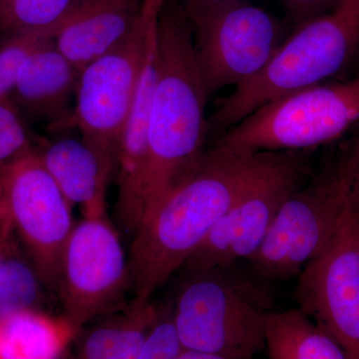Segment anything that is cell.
Instances as JSON below:
<instances>
[{
  "label": "cell",
  "mask_w": 359,
  "mask_h": 359,
  "mask_svg": "<svg viewBox=\"0 0 359 359\" xmlns=\"http://www.w3.org/2000/svg\"><path fill=\"white\" fill-rule=\"evenodd\" d=\"M347 7V8L358 9L359 0H335V9Z\"/></svg>",
  "instance_id": "30"
},
{
  "label": "cell",
  "mask_w": 359,
  "mask_h": 359,
  "mask_svg": "<svg viewBox=\"0 0 359 359\" xmlns=\"http://www.w3.org/2000/svg\"><path fill=\"white\" fill-rule=\"evenodd\" d=\"M356 137H358V159L355 172H354L353 187H351V205L359 215V130L356 131Z\"/></svg>",
  "instance_id": "27"
},
{
  "label": "cell",
  "mask_w": 359,
  "mask_h": 359,
  "mask_svg": "<svg viewBox=\"0 0 359 359\" xmlns=\"http://www.w3.org/2000/svg\"><path fill=\"white\" fill-rule=\"evenodd\" d=\"M264 351L266 359H348L341 347L299 309L269 313Z\"/></svg>",
  "instance_id": "19"
},
{
  "label": "cell",
  "mask_w": 359,
  "mask_h": 359,
  "mask_svg": "<svg viewBox=\"0 0 359 359\" xmlns=\"http://www.w3.org/2000/svg\"><path fill=\"white\" fill-rule=\"evenodd\" d=\"M164 0H144L140 18L122 41L80 73L72 126L114 178L118 150L145 61L149 34Z\"/></svg>",
  "instance_id": "7"
},
{
  "label": "cell",
  "mask_w": 359,
  "mask_h": 359,
  "mask_svg": "<svg viewBox=\"0 0 359 359\" xmlns=\"http://www.w3.org/2000/svg\"><path fill=\"white\" fill-rule=\"evenodd\" d=\"M359 124V79L321 83L280 97L217 135L241 154L306 152L339 140Z\"/></svg>",
  "instance_id": "6"
},
{
  "label": "cell",
  "mask_w": 359,
  "mask_h": 359,
  "mask_svg": "<svg viewBox=\"0 0 359 359\" xmlns=\"http://www.w3.org/2000/svg\"><path fill=\"white\" fill-rule=\"evenodd\" d=\"M160 311V304L152 299L134 297L89 330L75 359H138Z\"/></svg>",
  "instance_id": "18"
},
{
  "label": "cell",
  "mask_w": 359,
  "mask_h": 359,
  "mask_svg": "<svg viewBox=\"0 0 359 359\" xmlns=\"http://www.w3.org/2000/svg\"><path fill=\"white\" fill-rule=\"evenodd\" d=\"M157 25L158 18L149 34L140 81L131 112L123 129L116 162L114 178L118 188L116 218L123 230L131 235L140 226L145 204L149 169V117L157 77Z\"/></svg>",
  "instance_id": "13"
},
{
  "label": "cell",
  "mask_w": 359,
  "mask_h": 359,
  "mask_svg": "<svg viewBox=\"0 0 359 359\" xmlns=\"http://www.w3.org/2000/svg\"><path fill=\"white\" fill-rule=\"evenodd\" d=\"M297 309L359 359V215L351 205L334 236L297 276Z\"/></svg>",
  "instance_id": "11"
},
{
  "label": "cell",
  "mask_w": 359,
  "mask_h": 359,
  "mask_svg": "<svg viewBox=\"0 0 359 359\" xmlns=\"http://www.w3.org/2000/svg\"><path fill=\"white\" fill-rule=\"evenodd\" d=\"M35 149L18 106L0 101V171Z\"/></svg>",
  "instance_id": "23"
},
{
  "label": "cell",
  "mask_w": 359,
  "mask_h": 359,
  "mask_svg": "<svg viewBox=\"0 0 359 359\" xmlns=\"http://www.w3.org/2000/svg\"><path fill=\"white\" fill-rule=\"evenodd\" d=\"M278 152L241 154L212 143L135 231L128 257L134 297L150 301L181 271L215 224L273 164Z\"/></svg>",
  "instance_id": "1"
},
{
  "label": "cell",
  "mask_w": 359,
  "mask_h": 359,
  "mask_svg": "<svg viewBox=\"0 0 359 359\" xmlns=\"http://www.w3.org/2000/svg\"><path fill=\"white\" fill-rule=\"evenodd\" d=\"M80 330L63 314L26 309L0 320V359H61Z\"/></svg>",
  "instance_id": "17"
},
{
  "label": "cell",
  "mask_w": 359,
  "mask_h": 359,
  "mask_svg": "<svg viewBox=\"0 0 359 359\" xmlns=\"http://www.w3.org/2000/svg\"><path fill=\"white\" fill-rule=\"evenodd\" d=\"M80 0H0V33L50 29L65 23Z\"/></svg>",
  "instance_id": "20"
},
{
  "label": "cell",
  "mask_w": 359,
  "mask_h": 359,
  "mask_svg": "<svg viewBox=\"0 0 359 359\" xmlns=\"http://www.w3.org/2000/svg\"><path fill=\"white\" fill-rule=\"evenodd\" d=\"M183 7L191 6H203V4H219V2L231 1V0H175Z\"/></svg>",
  "instance_id": "29"
},
{
  "label": "cell",
  "mask_w": 359,
  "mask_h": 359,
  "mask_svg": "<svg viewBox=\"0 0 359 359\" xmlns=\"http://www.w3.org/2000/svg\"><path fill=\"white\" fill-rule=\"evenodd\" d=\"M71 205L45 169L39 148L0 171V219L20 241L46 287L57 289L72 224Z\"/></svg>",
  "instance_id": "9"
},
{
  "label": "cell",
  "mask_w": 359,
  "mask_h": 359,
  "mask_svg": "<svg viewBox=\"0 0 359 359\" xmlns=\"http://www.w3.org/2000/svg\"><path fill=\"white\" fill-rule=\"evenodd\" d=\"M306 152H278L273 164L217 222L183 271L233 268L263 244L283 202L308 178Z\"/></svg>",
  "instance_id": "12"
},
{
  "label": "cell",
  "mask_w": 359,
  "mask_h": 359,
  "mask_svg": "<svg viewBox=\"0 0 359 359\" xmlns=\"http://www.w3.org/2000/svg\"><path fill=\"white\" fill-rule=\"evenodd\" d=\"M44 285L20 248L0 264V320L26 309H37Z\"/></svg>",
  "instance_id": "21"
},
{
  "label": "cell",
  "mask_w": 359,
  "mask_h": 359,
  "mask_svg": "<svg viewBox=\"0 0 359 359\" xmlns=\"http://www.w3.org/2000/svg\"><path fill=\"white\" fill-rule=\"evenodd\" d=\"M358 159L354 134L283 202L263 244L249 259L257 275L278 282L292 280L323 249L351 205Z\"/></svg>",
  "instance_id": "5"
},
{
  "label": "cell",
  "mask_w": 359,
  "mask_h": 359,
  "mask_svg": "<svg viewBox=\"0 0 359 359\" xmlns=\"http://www.w3.org/2000/svg\"><path fill=\"white\" fill-rule=\"evenodd\" d=\"M177 359H236L219 354L202 353V351H187L183 349Z\"/></svg>",
  "instance_id": "28"
},
{
  "label": "cell",
  "mask_w": 359,
  "mask_h": 359,
  "mask_svg": "<svg viewBox=\"0 0 359 359\" xmlns=\"http://www.w3.org/2000/svg\"><path fill=\"white\" fill-rule=\"evenodd\" d=\"M208 97L185 11L175 0H164L158 16L157 77L149 117V169L141 223L204 151L209 137Z\"/></svg>",
  "instance_id": "2"
},
{
  "label": "cell",
  "mask_w": 359,
  "mask_h": 359,
  "mask_svg": "<svg viewBox=\"0 0 359 359\" xmlns=\"http://www.w3.org/2000/svg\"><path fill=\"white\" fill-rule=\"evenodd\" d=\"M45 169L71 207L80 205L84 217L106 215V193L109 179L100 162L82 140L65 138L39 148Z\"/></svg>",
  "instance_id": "16"
},
{
  "label": "cell",
  "mask_w": 359,
  "mask_h": 359,
  "mask_svg": "<svg viewBox=\"0 0 359 359\" xmlns=\"http://www.w3.org/2000/svg\"><path fill=\"white\" fill-rule=\"evenodd\" d=\"M182 351L174 325L173 306L161 304L159 318L149 332L138 359H177Z\"/></svg>",
  "instance_id": "24"
},
{
  "label": "cell",
  "mask_w": 359,
  "mask_h": 359,
  "mask_svg": "<svg viewBox=\"0 0 359 359\" xmlns=\"http://www.w3.org/2000/svg\"><path fill=\"white\" fill-rule=\"evenodd\" d=\"M183 8L192 28L196 60L209 96L255 76L285 39L283 23L248 0Z\"/></svg>",
  "instance_id": "8"
},
{
  "label": "cell",
  "mask_w": 359,
  "mask_h": 359,
  "mask_svg": "<svg viewBox=\"0 0 359 359\" xmlns=\"http://www.w3.org/2000/svg\"><path fill=\"white\" fill-rule=\"evenodd\" d=\"M358 47V9L341 7L297 26L263 69L219 99L208 119L209 135L221 134L276 99L325 83Z\"/></svg>",
  "instance_id": "3"
},
{
  "label": "cell",
  "mask_w": 359,
  "mask_h": 359,
  "mask_svg": "<svg viewBox=\"0 0 359 359\" xmlns=\"http://www.w3.org/2000/svg\"><path fill=\"white\" fill-rule=\"evenodd\" d=\"M65 23L50 29L4 36L6 39L0 43V101L11 98L26 59L42 45L54 39Z\"/></svg>",
  "instance_id": "22"
},
{
  "label": "cell",
  "mask_w": 359,
  "mask_h": 359,
  "mask_svg": "<svg viewBox=\"0 0 359 359\" xmlns=\"http://www.w3.org/2000/svg\"><path fill=\"white\" fill-rule=\"evenodd\" d=\"M18 248L16 237L11 226L0 219V264Z\"/></svg>",
  "instance_id": "26"
},
{
  "label": "cell",
  "mask_w": 359,
  "mask_h": 359,
  "mask_svg": "<svg viewBox=\"0 0 359 359\" xmlns=\"http://www.w3.org/2000/svg\"><path fill=\"white\" fill-rule=\"evenodd\" d=\"M233 268L184 271L172 304L183 349L236 359H255L264 351L271 295Z\"/></svg>",
  "instance_id": "4"
},
{
  "label": "cell",
  "mask_w": 359,
  "mask_h": 359,
  "mask_svg": "<svg viewBox=\"0 0 359 359\" xmlns=\"http://www.w3.org/2000/svg\"><path fill=\"white\" fill-rule=\"evenodd\" d=\"M63 316L79 330L123 308L130 289L128 259L107 216L73 226L63 250L57 285Z\"/></svg>",
  "instance_id": "10"
},
{
  "label": "cell",
  "mask_w": 359,
  "mask_h": 359,
  "mask_svg": "<svg viewBox=\"0 0 359 359\" xmlns=\"http://www.w3.org/2000/svg\"><path fill=\"white\" fill-rule=\"evenodd\" d=\"M297 26L335 11V0H278Z\"/></svg>",
  "instance_id": "25"
},
{
  "label": "cell",
  "mask_w": 359,
  "mask_h": 359,
  "mask_svg": "<svg viewBox=\"0 0 359 359\" xmlns=\"http://www.w3.org/2000/svg\"><path fill=\"white\" fill-rule=\"evenodd\" d=\"M80 73L52 39L26 59L11 100L20 111L45 123L52 131L72 128Z\"/></svg>",
  "instance_id": "14"
},
{
  "label": "cell",
  "mask_w": 359,
  "mask_h": 359,
  "mask_svg": "<svg viewBox=\"0 0 359 359\" xmlns=\"http://www.w3.org/2000/svg\"><path fill=\"white\" fill-rule=\"evenodd\" d=\"M143 6L144 0H80L54 42L82 71L126 37Z\"/></svg>",
  "instance_id": "15"
}]
</instances>
